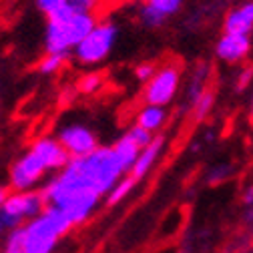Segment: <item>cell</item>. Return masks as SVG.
Here are the masks:
<instances>
[{
  "label": "cell",
  "instance_id": "cell-1",
  "mask_svg": "<svg viewBox=\"0 0 253 253\" xmlns=\"http://www.w3.org/2000/svg\"><path fill=\"white\" fill-rule=\"evenodd\" d=\"M71 161V159H69ZM41 193L48 207L65 213L73 227L84 225L97 213L103 197L79 177L71 163H67L58 173H52L42 185Z\"/></svg>",
  "mask_w": 253,
  "mask_h": 253
},
{
  "label": "cell",
  "instance_id": "cell-2",
  "mask_svg": "<svg viewBox=\"0 0 253 253\" xmlns=\"http://www.w3.org/2000/svg\"><path fill=\"white\" fill-rule=\"evenodd\" d=\"M44 30V50L46 54H62L67 56L75 50V46L88 35V30L97 22L94 14H79L71 10L67 4L46 16Z\"/></svg>",
  "mask_w": 253,
  "mask_h": 253
},
{
  "label": "cell",
  "instance_id": "cell-3",
  "mask_svg": "<svg viewBox=\"0 0 253 253\" xmlns=\"http://www.w3.org/2000/svg\"><path fill=\"white\" fill-rule=\"evenodd\" d=\"M69 163L79 173V177L101 197H105L111 187L123 175H126V169L123 167L111 145H99L84 157H71Z\"/></svg>",
  "mask_w": 253,
  "mask_h": 253
},
{
  "label": "cell",
  "instance_id": "cell-4",
  "mask_svg": "<svg viewBox=\"0 0 253 253\" xmlns=\"http://www.w3.org/2000/svg\"><path fill=\"white\" fill-rule=\"evenodd\" d=\"M73 229L71 221L54 207H44L22 225L24 253H54L56 245Z\"/></svg>",
  "mask_w": 253,
  "mask_h": 253
},
{
  "label": "cell",
  "instance_id": "cell-5",
  "mask_svg": "<svg viewBox=\"0 0 253 253\" xmlns=\"http://www.w3.org/2000/svg\"><path fill=\"white\" fill-rule=\"evenodd\" d=\"M119 39V26L111 20H97L88 35L75 46V58L79 65L97 67L109 58Z\"/></svg>",
  "mask_w": 253,
  "mask_h": 253
},
{
  "label": "cell",
  "instance_id": "cell-6",
  "mask_svg": "<svg viewBox=\"0 0 253 253\" xmlns=\"http://www.w3.org/2000/svg\"><path fill=\"white\" fill-rule=\"evenodd\" d=\"M46 207L41 189H30V191H8L2 205H0V221L4 229L22 227L28 219L37 217Z\"/></svg>",
  "mask_w": 253,
  "mask_h": 253
},
{
  "label": "cell",
  "instance_id": "cell-7",
  "mask_svg": "<svg viewBox=\"0 0 253 253\" xmlns=\"http://www.w3.org/2000/svg\"><path fill=\"white\" fill-rule=\"evenodd\" d=\"M48 171L44 163L39 159V155L26 149L8 169V191H30V189H41L46 181Z\"/></svg>",
  "mask_w": 253,
  "mask_h": 253
},
{
  "label": "cell",
  "instance_id": "cell-8",
  "mask_svg": "<svg viewBox=\"0 0 253 253\" xmlns=\"http://www.w3.org/2000/svg\"><path fill=\"white\" fill-rule=\"evenodd\" d=\"M179 84H181V71L177 65L159 67L153 73V77L145 83V88H143L145 105H157L167 109L177 97Z\"/></svg>",
  "mask_w": 253,
  "mask_h": 253
},
{
  "label": "cell",
  "instance_id": "cell-9",
  "mask_svg": "<svg viewBox=\"0 0 253 253\" xmlns=\"http://www.w3.org/2000/svg\"><path fill=\"white\" fill-rule=\"evenodd\" d=\"M54 139L69 153V157H84L101 145L97 133L81 121H71L60 125L56 129Z\"/></svg>",
  "mask_w": 253,
  "mask_h": 253
},
{
  "label": "cell",
  "instance_id": "cell-10",
  "mask_svg": "<svg viewBox=\"0 0 253 253\" xmlns=\"http://www.w3.org/2000/svg\"><path fill=\"white\" fill-rule=\"evenodd\" d=\"M28 149L39 155V159L44 163L48 175L58 173L62 167L69 163V159H71L69 153L58 145V141L54 139V135H42V137H39L37 141H33V145H30Z\"/></svg>",
  "mask_w": 253,
  "mask_h": 253
},
{
  "label": "cell",
  "instance_id": "cell-11",
  "mask_svg": "<svg viewBox=\"0 0 253 253\" xmlns=\"http://www.w3.org/2000/svg\"><path fill=\"white\" fill-rule=\"evenodd\" d=\"M165 143H167V141H165L163 135H155V137L151 139V143L139 151L133 167L129 169V175H131L137 183L143 181V179L153 171V167L159 163V159L163 157V151H165Z\"/></svg>",
  "mask_w": 253,
  "mask_h": 253
},
{
  "label": "cell",
  "instance_id": "cell-12",
  "mask_svg": "<svg viewBox=\"0 0 253 253\" xmlns=\"http://www.w3.org/2000/svg\"><path fill=\"white\" fill-rule=\"evenodd\" d=\"M251 50V39L247 35H221V39L215 44V54L219 60L227 62V65H235V62H243Z\"/></svg>",
  "mask_w": 253,
  "mask_h": 253
},
{
  "label": "cell",
  "instance_id": "cell-13",
  "mask_svg": "<svg viewBox=\"0 0 253 253\" xmlns=\"http://www.w3.org/2000/svg\"><path fill=\"white\" fill-rule=\"evenodd\" d=\"M253 28V4L245 2L233 8L223 20V33L225 35H251Z\"/></svg>",
  "mask_w": 253,
  "mask_h": 253
},
{
  "label": "cell",
  "instance_id": "cell-14",
  "mask_svg": "<svg viewBox=\"0 0 253 253\" xmlns=\"http://www.w3.org/2000/svg\"><path fill=\"white\" fill-rule=\"evenodd\" d=\"M167 109L165 107H157V105H143L137 113V119H135V125L143 126L145 131H149L151 135H159L165 125H167Z\"/></svg>",
  "mask_w": 253,
  "mask_h": 253
},
{
  "label": "cell",
  "instance_id": "cell-15",
  "mask_svg": "<svg viewBox=\"0 0 253 253\" xmlns=\"http://www.w3.org/2000/svg\"><path fill=\"white\" fill-rule=\"evenodd\" d=\"M137 187V181L126 173V175H123L113 187H111V191L103 197L105 199V203L109 205V207H115V205H119L121 201H125L126 197H129L131 193H133V189Z\"/></svg>",
  "mask_w": 253,
  "mask_h": 253
},
{
  "label": "cell",
  "instance_id": "cell-16",
  "mask_svg": "<svg viewBox=\"0 0 253 253\" xmlns=\"http://www.w3.org/2000/svg\"><path fill=\"white\" fill-rule=\"evenodd\" d=\"M113 151H115V155L121 159V163H123V167L126 169V173H129V169L133 167V163H135V159H137V155H139V147L133 143V141H129L125 135L121 137V139H117L113 145Z\"/></svg>",
  "mask_w": 253,
  "mask_h": 253
},
{
  "label": "cell",
  "instance_id": "cell-17",
  "mask_svg": "<svg viewBox=\"0 0 253 253\" xmlns=\"http://www.w3.org/2000/svg\"><path fill=\"white\" fill-rule=\"evenodd\" d=\"M213 107H215V94H213V90L205 88L193 101V117L197 121H205L209 117V113L213 111Z\"/></svg>",
  "mask_w": 253,
  "mask_h": 253
},
{
  "label": "cell",
  "instance_id": "cell-18",
  "mask_svg": "<svg viewBox=\"0 0 253 253\" xmlns=\"http://www.w3.org/2000/svg\"><path fill=\"white\" fill-rule=\"evenodd\" d=\"M0 253H24L22 227L8 229V231L2 235V245H0Z\"/></svg>",
  "mask_w": 253,
  "mask_h": 253
},
{
  "label": "cell",
  "instance_id": "cell-19",
  "mask_svg": "<svg viewBox=\"0 0 253 253\" xmlns=\"http://www.w3.org/2000/svg\"><path fill=\"white\" fill-rule=\"evenodd\" d=\"M207 75H209V67L207 65H199L197 67V71H195V75H193V81H191V84H189V103L193 105V101L199 97V94L205 90V79H207Z\"/></svg>",
  "mask_w": 253,
  "mask_h": 253
},
{
  "label": "cell",
  "instance_id": "cell-20",
  "mask_svg": "<svg viewBox=\"0 0 253 253\" xmlns=\"http://www.w3.org/2000/svg\"><path fill=\"white\" fill-rule=\"evenodd\" d=\"M103 86V75L101 73H88L84 77H81V81L77 83V90L81 94H92Z\"/></svg>",
  "mask_w": 253,
  "mask_h": 253
},
{
  "label": "cell",
  "instance_id": "cell-21",
  "mask_svg": "<svg viewBox=\"0 0 253 253\" xmlns=\"http://www.w3.org/2000/svg\"><path fill=\"white\" fill-rule=\"evenodd\" d=\"M65 60L67 56H62V54H44L42 60L39 62V71L42 75H54L65 67Z\"/></svg>",
  "mask_w": 253,
  "mask_h": 253
},
{
  "label": "cell",
  "instance_id": "cell-22",
  "mask_svg": "<svg viewBox=\"0 0 253 253\" xmlns=\"http://www.w3.org/2000/svg\"><path fill=\"white\" fill-rule=\"evenodd\" d=\"M125 137L129 139V141H133L139 149H143V147H147V145L151 143V139H153L155 135H151L149 131H145V129H143V126H139V125H135V123H133V125L129 126V129H126Z\"/></svg>",
  "mask_w": 253,
  "mask_h": 253
},
{
  "label": "cell",
  "instance_id": "cell-23",
  "mask_svg": "<svg viewBox=\"0 0 253 253\" xmlns=\"http://www.w3.org/2000/svg\"><path fill=\"white\" fill-rule=\"evenodd\" d=\"M65 4L79 14H94L101 8V0H65Z\"/></svg>",
  "mask_w": 253,
  "mask_h": 253
},
{
  "label": "cell",
  "instance_id": "cell-24",
  "mask_svg": "<svg viewBox=\"0 0 253 253\" xmlns=\"http://www.w3.org/2000/svg\"><path fill=\"white\" fill-rule=\"evenodd\" d=\"M141 20L147 24V26H151V28H157V26H161V24H165V20H167V16L165 14H161L159 10H155L153 6H149L147 2L141 6Z\"/></svg>",
  "mask_w": 253,
  "mask_h": 253
},
{
  "label": "cell",
  "instance_id": "cell-25",
  "mask_svg": "<svg viewBox=\"0 0 253 253\" xmlns=\"http://www.w3.org/2000/svg\"><path fill=\"white\" fill-rule=\"evenodd\" d=\"M181 2L183 0H147V4L153 6L155 10H159L161 14H165L167 18L171 14H175L179 8H181Z\"/></svg>",
  "mask_w": 253,
  "mask_h": 253
},
{
  "label": "cell",
  "instance_id": "cell-26",
  "mask_svg": "<svg viewBox=\"0 0 253 253\" xmlns=\"http://www.w3.org/2000/svg\"><path fill=\"white\" fill-rule=\"evenodd\" d=\"M37 6L48 16L54 10H58L60 6H65V0H37Z\"/></svg>",
  "mask_w": 253,
  "mask_h": 253
},
{
  "label": "cell",
  "instance_id": "cell-27",
  "mask_svg": "<svg viewBox=\"0 0 253 253\" xmlns=\"http://www.w3.org/2000/svg\"><path fill=\"white\" fill-rule=\"evenodd\" d=\"M155 71H157L155 65H151V62H143V65H139V67L135 69V77H137L141 83H147V81L153 77Z\"/></svg>",
  "mask_w": 253,
  "mask_h": 253
},
{
  "label": "cell",
  "instance_id": "cell-28",
  "mask_svg": "<svg viewBox=\"0 0 253 253\" xmlns=\"http://www.w3.org/2000/svg\"><path fill=\"white\" fill-rule=\"evenodd\" d=\"M229 175H231V167H229V165H219V167H213V169L209 171V181L217 183V181L227 179Z\"/></svg>",
  "mask_w": 253,
  "mask_h": 253
},
{
  "label": "cell",
  "instance_id": "cell-29",
  "mask_svg": "<svg viewBox=\"0 0 253 253\" xmlns=\"http://www.w3.org/2000/svg\"><path fill=\"white\" fill-rule=\"evenodd\" d=\"M6 193H8V189H6V185H0V205H2V201H4Z\"/></svg>",
  "mask_w": 253,
  "mask_h": 253
},
{
  "label": "cell",
  "instance_id": "cell-30",
  "mask_svg": "<svg viewBox=\"0 0 253 253\" xmlns=\"http://www.w3.org/2000/svg\"><path fill=\"white\" fill-rule=\"evenodd\" d=\"M243 201H245V205H251V187H247V191H245Z\"/></svg>",
  "mask_w": 253,
  "mask_h": 253
},
{
  "label": "cell",
  "instance_id": "cell-31",
  "mask_svg": "<svg viewBox=\"0 0 253 253\" xmlns=\"http://www.w3.org/2000/svg\"><path fill=\"white\" fill-rule=\"evenodd\" d=\"M4 233H6V229H4V225H2V221H0V239H2Z\"/></svg>",
  "mask_w": 253,
  "mask_h": 253
},
{
  "label": "cell",
  "instance_id": "cell-32",
  "mask_svg": "<svg viewBox=\"0 0 253 253\" xmlns=\"http://www.w3.org/2000/svg\"><path fill=\"white\" fill-rule=\"evenodd\" d=\"M103 2H111V0H101V4H103Z\"/></svg>",
  "mask_w": 253,
  "mask_h": 253
}]
</instances>
